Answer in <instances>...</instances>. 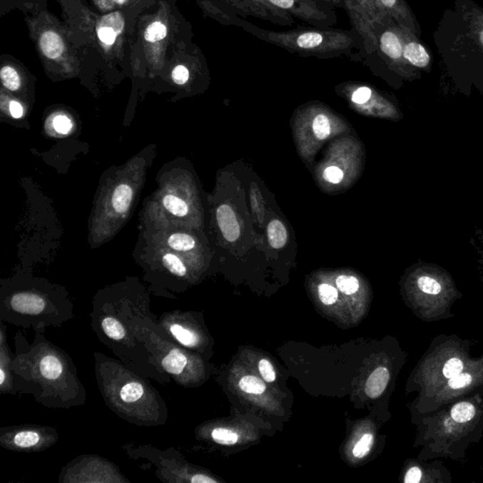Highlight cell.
Wrapping results in <instances>:
<instances>
[{"label": "cell", "instance_id": "40", "mask_svg": "<svg viewBox=\"0 0 483 483\" xmlns=\"http://www.w3.org/2000/svg\"><path fill=\"white\" fill-rule=\"evenodd\" d=\"M172 78L175 83L178 84V86H183L190 78L188 68L184 66H176L172 72Z\"/></svg>", "mask_w": 483, "mask_h": 483}, {"label": "cell", "instance_id": "17", "mask_svg": "<svg viewBox=\"0 0 483 483\" xmlns=\"http://www.w3.org/2000/svg\"><path fill=\"white\" fill-rule=\"evenodd\" d=\"M390 374L387 368L379 367L370 375L365 386V393L371 398H377L382 396L387 386Z\"/></svg>", "mask_w": 483, "mask_h": 483}, {"label": "cell", "instance_id": "11", "mask_svg": "<svg viewBox=\"0 0 483 483\" xmlns=\"http://www.w3.org/2000/svg\"><path fill=\"white\" fill-rule=\"evenodd\" d=\"M157 323L172 339L187 350L194 353L201 350L203 335L191 312L181 310L166 312L158 316Z\"/></svg>", "mask_w": 483, "mask_h": 483}, {"label": "cell", "instance_id": "28", "mask_svg": "<svg viewBox=\"0 0 483 483\" xmlns=\"http://www.w3.org/2000/svg\"><path fill=\"white\" fill-rule=\"evenodd\" d=\"M239 387L245 393L250 395H262L266 389L263 380L253 376L242 377L239 382Z\"/></svg>", "mask_w": 483, "mask_h": 483}, {"label": "cell", "instance_id": "37", "mask_svg": "<svg viewBox=\"0 0 483 483\" xmlns=\"http://www.w3.org/2000/svg\"><path fill=\"white\" fill-rule=\"evenodd\" d=\"M462 370H464V365L461 360L457 358L449 359L447 362V364L444 365L443 373L444 377L452 379L453 377H456L457 375L461 374Z\"/></svg>", "mask_w": 483, "mask_h": 483}, {"label": "cell", "instance_id": "5", "mask_svg": "<svg viewBox=\"0 0 483 483\" xmlns=\"http://www.w3.org/2000/svg\"><path fill=\"white\" fill-rule=\"evenodd\" d=\"M76 317L69 295L49 286H6L0 294V321L11 326L45 330Z\"/></svg>", "mask_w": 483, "mask_h": 483}, {"label": "cell", "instance_id": "44", "mask_svg": "<svg viewBox=\"0 0 483 483\" xmlns=\"http://www.w3.org/2000/svg\"><path fill=\"white\" fill-rule=\"evenodd\" d=\"M422 478V472L418 467H412L406 474L404 482L406 483H418L421 482Z\"/></svg>", "mask_w": 483, "mask_h": 483}, {"label": "cell", "instance_id": "13", "mask_svg": "<svg viewBox=\"0 0 483 483\" xmlns=\"http://www.w3.org/2000/svg\"><path fill=\"white\" fill-rule=\"evenodd\" d=\"M403 41V55L406 63L415 71L429 72L432 68V52L421 42L420 36L406 28L400 27Z\"/></svg>", "mask_w": 483, "mask_h": 483}, {"label": "cell", "instance_id": "14", "mask_svg": "<svg viewBox=\"0 0 483 483\" xmlns=\"http://www.w3.org/2000/svg\"><path fill=\"white\" fill-rule=\"evenodd\" d=\"M372 4L377 14L390 16L400 27L408 29L420 37L417 17L405 0H372Z\"/></svg>", "mask_w": 483, "mask_h": 483}, {"label": "cell", "instance_id": "33", "mask_svg": "<svg viewBox=\"0 0 483 483\" xmlns=\"http://www.w3.org/2000/svg\"><path fill=\"white\" fill-rule=\"evenodd\" d=\"M99 27H108L114 29L117 34H121L123 28H124V20H123L122 14L119 13H113L108 14L101 19Z\"/></svg>", "mask_w": 483, "mask_h": 483}, {"label": "cell", "instance_id": "16", "mask_svg": "<svg viewBox=\"0 0 483 483\" xmlns=\"http://www.w3.org/2000/svg\"><path fill=\"white\" fill-rule=\"evenodd\" d=\"M216 219L224 238L230 243L237 241L240 236V226L233 208L226 204L221 205L216 210Z\"/></svg>", "mask_w": 483, "mask_h": 483}, {"label": "cell", "instance_id": "7", "mask_svg": "<svg viewBox=\"0 0 483 483\" xmlns=\"http://www.w3.org/2000/svg\"><path fill=\"white\" fill-rule=\"evenodd\" d=\"M127 455L136 461H145L155 467L160 482L165 483H216L206 474L198 472L186 462L174 447L163 450L151 444H125L122 447Z\"/></svg>", "mask_w": 483, "mask_h": 483}, {"label": "cell", "instance_id": "34", "mask_svg": "<svg viewBox=\"0 0 483 483\" xmlns=\"http://www.w3.org/2000/svg\"><path fill=\"white\" fill-rule=\"evenodd\" d=\"M374 437L373 435L365 434L361 438V440L356 444L355 447L353 449V455L357 457V458H364V457L368 454V452H370L372 444H373Z\"/></svg>", "mask_w": 483, "mask_h": 483}, {"label": "cell", "instance_id": "47", "mask_svg": "<svg viewBox=\"0 0 483 483\" xmlns=\"http://www.w3.org/2000/svg\"><path fill=\"white\" fill-rule=\"evenodd\" d=\"M117 1H118V3H120V4H122V3H124L126 1V0H117Z\"/></svg>", "mask_w": 483, "mask_h": 483}, {"label": "cell", "instance_id": "8", "mask_svg": "<svg viewBox=\"0 0 483 483\" xmlns=\"http://www.w3.org/2000/svg\"><path fill=\"white\" fill-rule=\"evenodd\" d=\"M61 483H128L119 467L110 459L96 454L76 457L61 470Z\"/></svg>", "mask_w": 483, "mask_h": 483}, {"label": "cell", "instance_id": "35", "mask_svg": "<svg viewBox=\"0 0 483 483\" xmlns=\"http://www.w3.org/2000/svg\"><path fill=\"white\" fill-rule=\"evenodd\" d=\"M344 9L347 7L359 8L365 11L370 17L382 16V14H377L375 11L372 0H344Z\"/></svg>", "mask_w": 483, "mask_h": 483}, {"label": "cell", "instance_id": "25", "mask_svg": "<svg viewBox=\"0 0 483 483\" xmlns=\"http://www.w3.org/2000/svg\"><path fill=\"white\" fill-rule=\"evenodd\" d=\"M168 245L177 251H190L195 247V242L188 234L175 233L168 239Z\"/></svg>", "mask_w": 483, "mask_h": 483}, {"label": "cell", "instance_id": "38", "mask_svg": "<svg viewBox=\"0 0 483 483\" xmlns=\"http://www.w3.org/2000/svg\"><path fill=\"white\" fill-rule=\"evenodd\" d=\"M323 177L327 183L339 184L342 183V178H344V172L337 166H332L325 169Z\"/></svg>", "mask_w": 483, "mask_h": 483}, {"label": "cell", "instance_id": "24", "mask_svg": "<svg viewBox=\"0 0 483 483\" xmlns=\"http://www.w3.org/2000/svg\"><path fill=\"white\" fill-rule=\"evenodd\" d=\"M476 415V409L469 402H459L456 404L452 410L453 420L459 423L468 422L472 420Z\"/></svg>", "mask_w": 483, "mask_h": 483}, {"label": "cell", "instance_id": "21", "mask_svg": "<svg viewBox=\"0 0 483 483\" xmlns=\"http://www.w3.org/2000/svg\"><path fill=\"white\" fill-rule=\"evenodd\" d=\"M133 192L128 184H120L114 190L113 195V207L118 213L128 212L131 202L133 200Z\"/></svg>", "mask_w": 483, "mask_h": 483}, {"label": "cell", "instance_id": "19", "mask_svg": "<svg viewBox=\"0 0 483 483\" xmlns=\"http://www.w3.org/2000/svg\"><path fill=\"white\" fill-rule=\"evenodd\" d=\"M432 270L426 271L420 269V274L415 279L417 282V288L421 292L427 295H436L440 294L443 286L440 282V277L433 276L430 274Z\"/></svg>", "mask_w": 483, "mask_h": 483}, {"label": "cell", "instance_id": "29", "mask_svg": "<svg viewBox=\"0 0 483 483\" xmlns=\"http://www.w3.org/2000/svg\"><path fill=\"white\" fill-rule=\"evenodd\" d=\"M0 78H1L3 86L8 90L16 91L21 86L19 76L13 67H3L0 72Z\"/></svg>", "mask_w": 483, "mask_h": 483}, {"label": "cell", "instance_id": "36", "mask_svg": "<svg viewBox=\"0 0 483 483\" xmlns=\"http://www.w3.org/2000/svg\"><path fill=\"white\" fill-rule=\"evenodd\" d=\"M470 31L473 36L476 38L477 42L483 49V16L482 14H476L473 16L472 21L470 23Z\"/></svg>", "mask_w": 483, "mask_h": 483}, {"label": "cell", "instance_id": "46", "mask_svg": "<svg viewBox=\"0 0 483 483\" xmlns=\"http://www.w3.org/2000/svg\"><path fill=\"white\" fill-rule=\"evenodd\" d=\"M322 1L327 2L335 8H345L344 0H322Z\"/></svg>", "mask_w": 483, "mask_h": 483}, {"label": "cell", "instance_id": "43", "mask_svg": "<svg viewBox=\"0 0 483 483\" xmlns=\"http://www.w3.org/2000/svg\"><path fill=\"white\" fill-rule=\"evenodd\" d=\"M99 40L106 45H113L116 42L117 32L114 29L108 27H99L98 31Z\"/></svg>", "mask_w": 483, "mask_h": 483}, {"label": "cell", "instance_id": "3", "mask_svg": "<svg viewBox=\"0 0 483 483\" xmlns=\"http://www.w3.org/2000/svg\"><path fill=\"white\" fill-rule=\"evenodd\" d=\"M93 360L98 390L114 415L138 427L166 425L168 404L148 377L103 353L96 351Z\"/></svg>", "mask_w": 483, "mask_h": 483}, {"label": "cell", "instance_id": "22", "mask_svg": "<svg viewBox=\"0 0 483 483\" xmlns=\"http://www.w3.org/2000/svg\"><path fill=\"white\" fill-rule=\"evenodd\" d=\"M163 265L173 277L178 278V279H183L188 273L186 265H184L183 260L174 254H166L163 257Z\"/></svg>", "mask_w": 483, "mask_h": 483}, {"label": "cell", "instance_id": "23", "mask_svg": "<svg viewBox=\"0 0 483 483\" xmlns=\"http://www.w3.org/2000/svg\"><path fill=\"white\" fill-rule=\"evenodd\" d=\"M312 131L316 138L318 140H325L330 136L332 133V125L330 120L326 114H316L315 119L312 120Z\"/></svg>", "mask_w": 483, "mask_h": 483}, {"label": "cell", "instance_id": "18", "mask_svg": "<svg viewBox=\"0 0 483 483\" xmlns=\"http://www.w3.org/2000/svg\"><path fill=\"white\" fill-rule=\"evenodd\" d=\"M40 48L46 57L54 60L61 56L64 46L63 40L56 32L49 31L41 36Z\"/></svg>", "mask_w": 483, "mask_h": 483}, {"label": "cell", "instance_id": "39", "mask_svg": "<svg viewBox=\"0 0 483 483\" xmlns=\"http://www.w3.org/2000/svg\"><path fill=\"white\" fill-rule=\"evenodd\" d=\"M259 370L265 382H273L276 380V373H275L273 365L268 360L263 359L260 362Z\"/></svg>", "mask_w": 483, "mask_h": 483}, {"label": "cell", "instance_id": "42", "mask_svg": "<svg viewBox=\"0 0 483 483\" xmlns=\"http://www.w3.org/2000/svg\"><path fill=\"white\" fill-rule=\"evenodd\" d=\"M471 382H472V377L469 374L461 373L449 379V386L456 390V389L464 388L465 386L469 385Z\"/></svg>", "mask_w": 483, "mask_h": 483}, {"label": "cell", "instance_id": "32", "mask_svg": "<svg viewBox=\"0 0 483 483\" xmlns=\"http://www.w3.org/2000/svg\"><path fill=\"white\" fill-rule=\"evenodd\" d=\"M319 298L325 305H332L338 300V292L335 287L323 283L318 287Z\"/></svg>", "mask_w": 483, "mask_h": 483}, {"label": "cell", "instance_id": "26", "mask_svg": "<svg viewBox=\"0 0 483 483\" xmlns=\"http://www.w3.org/2000/svg\"><path fill=\"white\" fill-rule=\"evenodd\" d=\"M210 438L221 446H233L238 442V435L233 430L224 427H215L210 432Z\"/></svg>", "mask_w": 483, "mask_h": 483}, {"label": "cell", "instance_id": "41", "mask_svg": "<svg viewBox=\"0 0 483 483\" xmlns=\"http://www.w3.org/2000/svg\"><path fill=\"white\" fill-rule=\"evenodd\" d=\"M55 131L59 133H68L72 128V122L68 117L64 116H58L55 117L54 121Z\"/></svg>", "mask_w": 483, "mask_h": 483}, {"label": "cell", "instance_id": "45", "mask_svg": "<svg viewBox=\"0 0 483 483\" xmlns=\"http://www.w3.org/2000/svg\"><path fill=\"white\" fill-rule=\"evenodd\" d=\"M10 113L14 118L19 119L21 118L23 114H24V109H23L22 105L19 102L11 101L10 103Z\"/></svg>", "mask_w": 483, "mask_h": 483}, {"label": "cell", "instance_id": "20", "mask_svg": "<svg viewBox=\"0 0 483 483\" xmlns=\"http://www.w3.org/2000/svg\"><path fill=\"white\" fill-rule=\"evenodd\" d=\"M268 238L269 245L275 250H280L286 245L288 233H287L285 224L279 219H274L268 224Z\"/></svg>", "mask_w": 483, "mask_h": 483}, {"label": "cell", "instance_id": "2", "mask_svg": "<svg viewBox=\"0 0 483 483\" xmlns=\"http://www.w3.org/2000/svg\"><path fill=\"white\" fill-rule=\"evenodd\" d=\"M151 298L143 290L120 287L98 293L93 298L90 324L98 341L128 367L142 376L166 385L172 380L163 376L152 362L146 345L131 332V318L138 313L157 316Z\"/></svg>", "mask_w": 483, "mask_h": 483}, {"label": "cell", "instance_id": "15", "mask_svg": "<svg viewBox=\"0 0 483 483\" xmlns=\"http://www.w3.org/2000/svg\"><path fill=\"white\" fill-rule=\"evenodd\" d=\"M14 353L11 352L8 342L7 326L0 321V393L17 395L16 382L11 367Z\"/></svg>", "mask_w": 483, "mask_h": 483}, {"label": "cell", "instance_id": "30", "mask_svg": "<svg viewBox=\"0 0 483 483\" xmlns=\"http://www.w3.org/2000/svg\"><path fill=\"white\" fill-rule=\"evenodd\" d=\"M168 35V29L161 22H154L146 29L145 39L148 42L155 43L165 39Z\"/></svg>", "mask_w": 483, "mask_h": 483}, {"label": "cell", "instance_id": "10", "mask_svg": "<svg viewBox=\"0 0 483 483\" xmlns=\"http://www.w3.org/2000/svg\"><path fill=\"white\" fill-rule=\"evenodd\" d=\"M280 9L312 27L330 28L337 23L335 8L322 0H260Z\"/></svg>", "mask_w": 483, "mask_h": 483}, {"label": "cell", "instance_id": "9", "mask_svg": "<svg viewBox=\"0 0 483 483\" xmlns=\"http://www.w3.org/2000/svg\"><path fill=\"white\" fill-rule=\"evenodd\" d=\"M56 427L39 424L0 427V447L17 453H39L58 443Z\"/></svg>", "mask_w": 483, "mask_h": 483}, {"label": "cell", "instance_id": "27", "mask_svg": "<svg viewBox=\"0 0 483 483\" xmlns=\"http://www.w3.org/2000/svg\"><path fill=\"white\" fill-rule=\"evenodd\" d=\"M163 203L166 209L171 212L172 215L184 216L188 213V205L183 199L176 197V195H166L163 198Z\"/></svg>", "mask_w": 483, "mask_h": 483}, {"label": "cell", "instance_id": "1", "mask_svg": "<svg viewBox=\"0 0 483 483\" xmlns=\"http://www.w3.org/2000/svg\"><path fill=\"white\" fill-rule=\"evenodd\" d=\"M14 345L11 370L17 394L31 395L51 409H71L86 403V389L77 367L69 354L46 337L45 330H35L31 342L19 332Z\"/></svg>", "mask_w": 483, "mask_h": 483}, {"label": "cell", "instance_id": "12", "mask_svg": "<svg viewBox=\"0 0 483 483\" xmlns=\"http://www.w3.org/2000/svg\"><path fill=\"white\" fill-rule=\"evenodd\" d=\"M342 92L347 96L351 103L356 106L370 107L380 116L388 118H400V113L396 106L367 84L355 83L342 84Z\"/></svg>", "mask_w": 483, "mask_h": 483}, {"label": "cell", "instance_id": "31", "mask_svg": "<svg viewBox=\"0 0 483 483\" xmlns=\"http://www.w3.org/2000/svg\"><path fill=\"white\" fill-rule=\"evenodd\" d=\"M336 285L342 293L345 295L355 294L359 290V280L355 277L352 276H339L336 279Z\"/></svg>", "mask_w": 483, "mask_h": 483}, {"label": "cell", "instance_id": "6", "mask_svg": "<svg viewBox=\"0 0 483 483\" xmlns=\"http://www.w3.org/2000/svg\"><path fill=\"white\" fill-rule=\"evenodd\" d=\"M158 316L138 313L130 327L146 345L157 370L183 387L195 385L200 380L202 364L194 352L178 344L157 323Z\"/></svg>", "mask_w": 483, "mask_h": 483}, {"label": "cell", "instance_id": "4", "mask_svg": "<svg viewBox=\"0 0 483 483\" xmlns=\"http://www.w3.org/2000/svg\"><path fill=\"white\" fill-rule=\"evenodd\" d=\"M224 21L234 27L244 29L259 40L285 49L300 57L332 59L347 56L354 60L362 48L361 35L352 29L330 28H298L286 31H270L257 27L234 14H222Z\"/></svg>", "mask_w": 483, "mask_h": 483}]
</instances>
